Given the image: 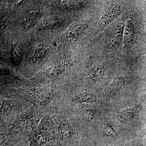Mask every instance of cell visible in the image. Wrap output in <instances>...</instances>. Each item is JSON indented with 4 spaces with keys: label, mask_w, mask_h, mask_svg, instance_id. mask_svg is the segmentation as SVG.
<instances>
[{
    "label": "cell",
    "mask_w": 146,
    "mask_h": 146,
    "mask_svg": "<svg viewBox=\"0 0 146 146\" xmlns=\"http://www.w3.org/2000/svg\"><path fill=\"white\" fill-rule=\"evenodd\" d=\"M125 22L121 21L118 23L110 32L108 37L107 45L109 49H117L121 44L123 37Z\"/></svg>",
    "instance_id": "6da1fadb"
},
{
    "label": "cell",
    "mask_w": 146,
    "mask_h": 146,
    "mask_svg": "<svg viewBox=\"0 0 146 146\" xmlns=\"http://www.w3.org/2000/svg\"><path fill=\"white\" fill-rule=\"evenodd\" d=\"M65 70V66L63 63L56 62L51 63L45 68L41 76L43 78H54L63 73Z\"/></svg>",
    "instance_id": "5b68a950"
},
{
    "label": "cell",
    "mask_w": 146,
    "mask_h": 146,
    "mask_svg": "<svg viewBox=\"0 0 146 146\" xmlns=\"http://www.w3.org/2000/svg\"><path fill=\"white\" fill-rule=\"evenodd\" d=\"M58 134L63 146H67L73 141L75 135L74 129L71 124L66 119L60 120L57 127Z\"/></svg>",
    "instance_id": "7a4b0ae2"
},
{
    "label": "cell",
    "mask_w": 146,
    "mask_h": 146,
    "mask_svg": "<svg viewBox=\"0 0 146 146\" xmlns=\"http://www.w3.org/2000/svg\"><path fill=\"white\" fill-rule=\"evenodd\" d=\"M73 100L76 102L91 103L96 101L97 98L93 93L84 92L76 95Z\"/></svg>",
    "instance_id": "8fae6325"
},
{
    "label": "cell",
    "mask_w": 146,
    "mask_h": 146,
    "mask_svg": "<svg viewBox=\"0 0 146 146\" xmlns=\"http://www.w3.org/2000/svg\"><path fill=\"white\" fill-rule=\"evenodd\" d=\"M39 13L37 11H32L26 17L22 23V27L23 30H28L33 27L38 21Z\"/></svg>",
    "instance_id": "7c38bea8"
},
{
    "label": "cell",
    "mask_w": 146,
    "mask_h": 146,
    "mask_svg": "<svg viewBox=\"0 0 146 146\" xmlns=\"http://www.w3.org/2000/svg\"><path fill=\"white\" fill-rule=\"evenodd\" d=\"M88 27L86 21L78 22L73 24L65 33V36L69 39L76 38L80 36Z\"/></svg>",
    "instance_id": "52a82bcc"
},
{
    "label": "cell",
    "mask_w": 146,
    "mask_h": 146,
    "mask_svg": "<svg viewBox=\"0 0 146 146\" xmlns=\"http://www.w3.org/2000/svg\"><path fill=\"white\" fill-rule=\"evenodd\" d=\"M122 5L119 3H115L106 9L100 20V25L106 27L115 21L122 11Z\"/></svg>",
    "instance_id": "3957f363"
},
{
    "label": "cell",
    "mask_w": 146,
    "mask_h": 146,
    "mask_svg": "<svg viewBox=\"0 0 146 146\" xmlns=\"http://www.w3.org/2000/svg\"><path fill=\"white\" fill-rule=\"evenodd\" d=\"M35 114L32 111H29L25 112L21 116L20 119L23 126L25 127L33 128L39 122V118L35 117Z\"/></svg>",
    "instance_id": "9c48e42d"
},
{
    "label": "cell",
    "mask_w": 146,
    "mask_h": 146,
    "mask_svg": "<svg viewBox=\"0 0 146 146\" xmlns=\"http://www.w3.org/2000/svg\"><path fill=\"white\" fill-rule=\"evenodd\" d=\"M103 132L106 136L115 138L117 136V133L115 129L108 123L104 124L103 126Z\"/></svg>",
    "instance_id": "d6986e66"
},
{
    "label": "cell",
    "mask_w": 146,
    "mask_h": 146,
    "mask_svg": "<svg viewBox=\"0 0 146 146\" xmlns=\"http://www.w3.org/2000/svg\"><path fill=\"white\" fill-rule=\"evenodd\" d=\"M81 114L84 121L87 122H91L96 117V112L93 108H84L81 110Z\"/></svg>",
    "instance_id": "2e32d148"
},
{
    "label": "cell",
    "mask_w": 146,
    "mask_h": 146,
    "mask_svg": "<svg viewBox=\"0 0 146 146\" xmlns=\"http://www.w3.org/2000/svg\"><path fill=\"white\" fill-rule=\"evenodd\" d=\"M134 30L133 23L131 19H127L125 22L123 42L126 48H130L133 45L134 40Z\"/></svg>",
    "instance_id": "8992f818"
},
{
    "label": "cell",
    "mask_w": 146,
    "mask_h": 146,
    "mask_svg": "<svg viewBox=\"0 0 146 146\" xmlns=\"http://www.w3.org/2000/svg\"><path fill=\"white\" fill-rule=\"evenodd\" d=\"M84 1H62L61 4L64 8L68 10H76L84 7Z\"/></svg>",
    "instance_id": "5bb4252c"
},
{
    "label": "cell",
    "mask_w": 146,
    "mask_h": 146,
    "mask_svg": "<svg viewBox=\"0 0 146 146\" xmlns=\"http://www.w3.org/2000/svg\"><path fill=\"white\" fill-rule=\"evenodd\" d=\"M11 58L15 62H18L21 59V54L19 48L15 43L12 44Z\"/></svg>",
    "instance_id": "ffe728a7"
},
{
    "label": "cell",
    "mask_w": 146,
    "mask_h": 146,
    "mask_svg": "<svg viewBox=\"0 0 146 146\" xmlns=\"http://www.w3.org/2000/svg\"><path fill=\"white\" fill-rule=\"evenodd\" d=\"M135 114V110L133 108H126L120 112L119 118L122 121H129L133 119Z\"/></svg>",
    "instance_id": "ac0fdd59"
},
{
    "label": "cell",
    "mask_w": 146,
    "mask_h": 146,
    "mask_svg": "<svg viewBox=\"0 0 146 146\" xmlns=\"http://www.w3.org/2000/svg\"><path fill=\"white\" fill-rule=\"evenodd\" d=\"M105 69L102 64H95L89 69L87 72L88 78L91 81L97 82L102 79L104 76Z\"/></svg>",
    "instance_id": "ba28073f"
},
{
    "label": "cell",
    "mask_w": 146,
    "mask_h": 146,
    "mask_svg": "<svg viewBox=\"0 0 146 146\" xmlns=\"http://www.w3.org/2000/svg\"><path fill=\"white\" fill-rule=\"evenodd\" d=\"M31 98L34 100L38 106H43L49 104L55 97L54 92L49 89H42L35 92L34 94H30Z\"/></svg>",
    "instance_id": "277c9868"
},
{
    "label": "cell",
    "mask_w": 146,
    "mask_h": 146,
    "mask_svg": "<svg viewBox=\"0 0 146 146\" xmlns=\"http://www.w3.org/2000/svg\"><path fill=\"white\" fill-rule=\"evenodd\" d=\"M15 108L16 105L11 101H5L1 106V113L5 115L11 114L15 110Z\"/></svg>",
    "instance_id": "e0dca14e"
},
{
    "label": "cell",
    "mask_w": 146,
    "mask_h": 146,
    "mask_svg": "<svg viewBox=\"0 0 146 146\" xmlns=\"http://www.w3.org/2000/svg\"><path fill=\"white\" fill-rule=\"evenodd\" d=\"M125 79L123 77L115 78L109 84L108 88V95L112 96L116 95L125 85Z\"/></svg>",
    "instance_id": "30bf717a"
},
{
    "label": "cell",
    "mask_w": 146,
    "mask_h": 146,
    "mask_svg": "<svg viewBox=\"0 0 146 146\" xmlns=\"http://www.w3.org/2000/svg\"><path fill=\"white\" fill-rule=\"evenodd\" d=\"M58 21L57 17L54 16H45L39 22L38 28L39 29H48L55 25Z\"/></svg>",
    "instance_id": "4fadbf2b"
},
{
    "label": "cell",
    "mask_w": 146,
    "mask_h": 146,
    "mask_svg": "<svg viewBox=\"0 0 146 146\" xmlns=\"http://www.w3.org/2000/svg\"><path fill=\"white\" fill-rule=\"evenodd\" d=\"M48 51V45L41 43L36 46L33 53V56L36 60H39L45 56Z\"/></svg>",
    "instance_id": "9a60e30c"
}]
</instances>
